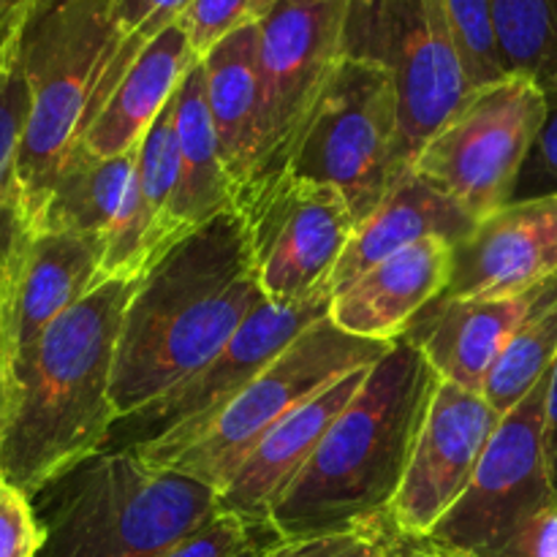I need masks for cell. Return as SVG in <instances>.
I'll list each match as a JSON object with an SVG mask.
<instances>
[{
  "instance_id": "6da1fadb",
  "label": "cell",
  "mask_w": 557,
  "mask_h": 557,
  "mask_svg": "<svg viewBox=\"0 0 557 557\" xmlns=\"http://www.w3.org/2000/svg\"><path fill=\"white\" fill-rule=\"evenodd\" d=\"M136 286L131 277L101 283L3 364L0 479L30 500L109 446L114 354Z\"/></svg>"
},
{
  "instance_id": "7a4b0ae2",
  "label": "cell",
  "mask_w": 557,
  "mask_h": 557,
  "mask_svg": "<svg viewBox=\"0 0 557 557\" xmlns=\"http://www.w3.org/2000/svg\"><path fill=\"white\" fill-rule=\"evenodd\" d=\"M264 302L234 207L174 245L125 308L112 370L117 419L199 373Z\"/></svg>"
},
{
  "instance_id": "3957f363",
  "label": "cell",
  "mask_w": 557,
  "mask_h": 557,
  "mask_svg": "<svg viewBox=\"0 0 557 557\" xmlns=\"http://www.w3.org/2000/svg\"><path fill=\"white\" fill-rule=\"evenodd\" d=\"M438 381L422 348L406 335L397 337L272 509L277 536L294 542L384 517L406 476Z\"/></svg>"
},
{
  "instance_id": "277c9868",
  "label": "cell",
  "mask_w": 557,
  "mask_h": 557,
  "mask_svg": "<svg viewBox=\"0 0 557 557\" xmlns=\"http://www.w3.org/2000/svg\"><path fill=\"white\" fill-rule=\"evenodd\" d=\"M41 557H150L221 515L218 493L152 468L134 449H103L33 498Z\"/></svg>"
},
{
  "instance_id": "5b68a950",
  "label": "cell",
  "mask_w": 557,
  "mask_h": 557,
  "mask_svg": "<svg viewBox=\"0 0 557 557\" xmlns=\"http://www.w3.org/2000/svg\"><path fill=\"white\" fill-rule=\"evenodd\" d=\"M114 52V0H38L27 20L20 65L30 107L20 147V183L30 226L65 158L82 141Z\"/></svg>"
},
{
  "instance_id": "8992f818",
  "label": "cell",
  "mask_w": 557,
  "mask_h": 557,
  "mask_svg": "<svg viewBox=\"0 0 557 557\" xmlns=\"http://www.w3.org/2000/svg\"><path fill=\"white\" fill-rule=\"evenodd\" d=\"M392 346L395 341H364V337L346 335L326 315L310 324L199 433L190 435L169 455L150 460V466L185 473L221 493L250 455V449L281 419H286L294 408L313 400L343 375L375 364L389 354Z\"/></svg>"
},
{
  "instance_id": "52a82bcc",
  "label": "cell",
  "mask_w": 557,
  "mask_h": 557,
  "mask_svg": "<svg viewBox=\"0 0 557 557\" xmlns=\"http://www.w3.org/2000/svg\"><path fill=\"white\" fill-rule=\"evenodd\" d=\"M343 54L381 65L395 82L397 161L408 174L473 92L444 0H348Z\"/></svg>"
},
{
  "instance_id": "ba28073f",
  "label": "cell",
  "mask_w": 557,
  "mask_h": 557,
  "mask_svg": "<svg viewBox=\"0 0 557 557\" xmlns=\"http://www.w3.org/2000/svg\"><path fill=\"white\" fill-rule=\"evenodd\" d=\"M256 277L270 305L332 299L330 281L357 221L335 185L283 172L234 194Z\"/></svg>"
},
{
  "instance_id": "9c48e42d",
  "label": "cell",
  "mask_w": 557,
  "mask_h": 557,
  "mask_svg": "<svg viewBox=\"0 0 557 557\" xmlns=\"http://www.w3.org/2000/svg\"><path fill=\"white\" fill-rule=\"evenodd\" d=\"M397 147L395 82L381 65L343 54L286 169L335 185L362 223L406 177Z\"/></svg>"
},
{
  "instance_id": "30bf717a",
  "label": "cell",
  "mask_w": 557,
  "mask_h": 557,
  "mask_svg": "<svg viewBox=\"0 0 557 557\" xmlns=\"http://www.w3.org/2000/svg\"><path fill=\"white\" fill-rule=\"evenodd\" d=\"M544 117L542 87L528 76H504L471 92L460 112L422 147L411 172L482 221L515 199Z\"/></svg>"
},
{
  "instance_id": "8fae6325",
  "label": "cell",
  "mask_w": 557,
  "mask_h": 557,
  "mask_svg": "<svg viewBox=\"0 0 557 557\" xmlns=\"http://www.w3.org/2000/svg\"><path fill=\"white\" fill-rule=\"evenodd\" d=\"M332 299L302 305L264 302L250 313L237 335L212 362L172 392L131 417L117 419L107 449H134L141 460H158L199 433L232 397H237L261 370L275 362L310 324L330 315Z\"/></svg>"
},
{
  "instance_id": "7c38bea8",
  "label": "cell",
  "mask_w": 557,
  "mask_h": 557,
  "mask_svg": "<svg viewBox=\"0 0 557 557\" xmlns=\"http://www.w3.org/2000/svg\"><path fill=\"white\" fill-rule=\"evenodd\" d=\"M346 11L348 0H281L259 25L264 158L256 177L283 172L297 152L321 92L343 60Z\"/></svg>"
},
{
  "instance_id": "4fadbf2b",
  "label": "cell",
  "mask_w": 557,
  "mask_h": 557,
  "mask_svg": "<svg viewBox=\"0 0 557 557\" xmlns=\"http://www.w3.org/2000/svg\"><path fill=\"white\" fill-rule=\"evenodd\" d=\"M553 373V370H549ZM549 375L500 419L471 484L430 542L476 557L555 498L544 455V403Z\"/></svg>"
},
{
  "instance_id": "5bb4252c",
  "label": "cell",
  "mask_w": 557,
  "mask_h": 557,
  "mask_svg": "<svg viewBox=\"0 0 557 557\" xmlns=\"http://www.w3.org/2000/svg\"><path fill=\"white\" fill-rule=\"evenodd\" d=\"M500 419L479 392L441 379L386 520L406 536H428L468 490Z\"/></svg>"
},
{
  "instance_id": "9a60e30c",
  "label": "cell",
  "mask_w": 557,
  "mask_h": 557,
  "mask_svg": "<svg viewBox=\"0 0 557 557\" xmlns=\"http://www.w3.org/2000/svg\"><path fill=\"white\" fill-rule=\"evenodd\" d=\"M103 245L74 232H27L5 264L0 297L3 364L33 346L65 310L101 286Z\"/></svg>"
},
{
  "instance_id": "2e32d148",
  "label": "cell",
  "mask_w": 557,
  "mask_h": 557,
  "mask_svg": "<svg viewBox=\"0 0 557 557\" xmlns=\"http://www.w3.org/2000/svg\"><path fill=\"white\" fill-rule=\"evenodd\" d=\"M557 275V196L509 201L455 243L438 299H500Z\"/></svg>"
},
{
  "instance_id": "e0dca14e",
  "label": "cell",
  "mask_w": 557,
  "mask_h": 557,
  "mask_svg": "<svg viewBox=\"0 0 557 557\" xmlns=\"http://www.w3.org/2000/svg\"><path fill=\"white\" fill-rule=\"evenodd\" d=\"M557 292V275L531 292L500 299H433L408 326L444 381L479 392L517 330Z\"/></svg>"
},
{
  "instance_id": "ac0fdd59",
  "label": "cell",
  "mask_w": 557,
  "mask_h": 557,
  "mask_svg": "<svg viewBox=\"0 0 557 557\" xmlns=\"http://www.w3.org/2000/svg\"><path fill=\"white\" fill-rule=\"evenodd\" d=\"M370 370H373V364L343 375L341 381L326 386L313 400L294 408L286 419H281L250 449L243 466L234 471L226 487L218 493V509L223 515H237L248 522H270L277 500L286 495L294 479L308 466L332 422L346 411L348 403L362 389Z\"/></svg>"
},
{
  "instance_id": "d6986e66",
  "label": "cell",
  "mask_w": 557,
  "mask_h": 557,
  "mask_svg": "<svg viewBox=\"0 0 557 557\" xmlns=\"http://www.w3.org/2000/svg\"><path fill=\"white\" fill-rule=\"evenodd\" d=\"M451 239H419L411 248L370 267L351 286L335 294L330 321L346 335L364 341H397L406 335L411 321L446 292L451 281Z\"/></svg>"
},
{
  "instance_id": "ffe728a7",
  "label": "cell",
  "mask_w": 557,
  "mask_h": 557,
  "mask_svg": "<svg viewBox=\"0 0 557 557\" xmlns=\"http://www.w3.org/2000/svg\"><path fill=\"white\" fill-rule=\"evenodd\" d=\"M205 96L232 188L256 177L264 158V74L259 25L223 38L201 58Z\"/></svg>"
},
{
  "instance_id": "44dd1931",
  "label": "cell",
  "mask_w": 557,
  "mask_h": 557,
  "mask_svg": "<svg viewBox=\"0 0 557 557\" xmlns=\"http://www.w3.org/2000/svg\"><path fill=\"white\" fill-rule=\"evenodd\" d=\"M476 223V218L468 215L455 199L441 194L417 172H408L386 199L357 223L330 281V297L351 286L370 267L411 248L419 239L446 237L460 243Z\"/></svg>"
},
{
  "instance_id": "7402d4cb",
  "label": "cell",
  "mask_w": 557,
  "mask_h": 557,
  "mask_svg": "<svg viewBox=\"0 0 557 557\" xmlns=\"http://www.w3.org/2000/svg\"><path fill=\"white\" fill-rule=\"evenodd\" d=\"M199 63L188 36L177 25L152 38L96 117L87 125L79 145L101 158L136 150L152 120L163 112L183 85L185 74Z\"/></svg>"
},
{
  "instance_id": "603a6c76",
  "label": "cell",
  "mask_w": 557,
  "mask_h": 557,
  "mask_svg": "<svg viewBox=\"0 0 557 557\" xmlns=\"http://www.w3.org/2000/svg\"><path fill=\"white\" fill-rule=\"evenodd\" d=\"M174 134L180 161L174 226L180 239H185L234 207L232 180L223 166L221 145L207 107L201 60L185 74L183 85L174 92Z\"/></svg>"
},
{
  "instance_id": "cb8c5ba5",
  "label": "cell",
  "mask_w": 557,
  "mask_h": 557,
  "mask_svg": "<svg viewBox=\"0 0 557 557\" xmlns=\"http://www.w3.org/2000/svg\"><path fill=\"white\" fill-rule=\"evenodd\" d=\"M139 163V147L123 156L101 158L76 145L65 158L58 180L47 196L41 215L30 226L47 232H74L98 239L107 250L109 237L123 218L131 185Z\"/></svg>"
},
{
  "instance_id": "d4e9b609",
  "label": "cell",
  "mask_w": 557,
  "mask_h": 557,
  "mask_svg": "<svg viewBox=\"0 0 557 557\" xmlns=\"http://www.w3.org/2000/svg\"><path fill=\"white\" fill-rule=\"evenodd\" d=\"M557 362V292L520 330L511 335L504 351L484 379L482 397L500 413L520 406L533 389L549 375Z\"/></svg>"
},
{
  "instance_id": "484cf974",
  "label": "cell",
  "mask_w": 557,
  "mask_h": 557,
  "mask_svg": "<svg viewBox=\"0 0 557 557\" xmlns=\"http://www.w3.org/2000/svg\"><path fill=\"white\" fill-rule=\"evenodd\" d=\"M506 74L528 76L544 92L557 85V0H490Z\"/></svg>"
},
{
  "instance_id": "4316f807",
  "label": "cell",
  "mask_w": 557,
  "mask_h": 557,
  "mask_svg": "<svg viewBox=\"0 0 557 557\" xmlns=\"http://www.w3.org/2000/svg\"><path fill=\"white\" fill-rule=\"evenodd\" d=\"M27 107L30 96L16 58L14 63L0 69V264H9L30 232L20 183V147Z\"/></svg>"
},
{
  "instance_id": "83f0119b",
  "label": "cell",
  "mask_w": 557,
  "mask_h": 557,
  "mask_svg": "<svg viewBox=\"0 0 557 557\" xmlns=\"http://www.w3.org/2000/svg\"><path fill=\"white\" fill-rule=\"evenodd\" d=\"M194 0H114V30H117V52H114L112 63L103 71V79L98 85L96 101H92L90 120L96 117L98 109L107 103L114 87L123 82L134 60L139 58L141 49L161 36L166 27L177 25L180 16ZM87 120V125H90ZM87 131V128H85ZM85 136V134H82Z\"/></svg>"
},
{
  "instance_id": "f1b7e54d",
  "label": "cell",
  "mask_w": 557,
  "mask_h": 557,
  "mask_svg": "<svg viewBox=\"0 0 557 557\" xmlns=\"http://www.w3.org/2000/svg\"><path fill=\"white\" fill-rule=\"evenodd\" d=\"M444 9L451 36H455L457 49H460L471 90H479V87H487L509 76L504 71V63H500L490 0H444Z\"/></svg>"
},
{
  "instance_id": "f546056e",
  "label": "cell",
  "mask_w": 557,
  "mask_h": 557,
  "mask_svg": "<svg viewBox=\"0 0 557 557\" xmlns=\"http://www.w3.org/2000/svg\"><path fill=\"white\" fill-rule=\"evenodd\" d=\"M270 522H248L237 515H215L207 525L150 557H259L281 547Z\"/></svg>"
},
{
  "instance_id": "4dcf8cb0",
  "label": "cell",
  "mask_w": 557,
  "mask_h": 557,
  "mask_svg": "<svg viewBox=\"0 0 557 557\" xmlns=\"http://www.w3.org/2000/svg\"><path fill=\"white\" fill-rule=\"evenodd\" d=\"M277 3L281 0H194L180 16V27L201 60L232 33L261 25Z\"/></svg>"
},
{
  "instance_id": "1f68e13d",
  "label": "cell",
  "mask_w": 557,
  "mask_h": 557,
  "mask_svg": "<svg viewBox=\"0 0 557 557\" xmlns=\"http://www.w3.org/2000/svg\"><path fill=\"white\" fill-rule=\"evenodd\" d=\"M384 517L346 528V531L315 533V536L283 542L277 557H389Z\"/></svg>"
},
{
  "instance_id": "d6a6232c",
  "label": "cell",
  "mask_w": 557,
  "mask_h": 557,
  "mask_svg": "<svg viewBox=\"0 0 557 557\" xmlns=\"http://www.w3.org/2000/svg\"><path fill=\"white\" fill-rule=\"evenodd\" d=\"M44 533L33 500L0 479V557H41Z\"/></svg>"
},
{
  "instance_id": "836d02e7",
  "label": "cell",
  "mask_w": 557,
  "mask_h": 557,
  "mask_svg": "<svg viewBox=\"0 0 557 557\" xmlns=\"http://www.w3.org/2000/svg\"><path fill=\"white\" fill-rule=\"evenodd\" d=\"M547 96V117L544 128L528 156L525 169L520 174V183L515 188V199H539V196H557V85Z\"/></svg>"
},
{
  "instance_id": "e575fe53",
  "label": "cell",
  "mask_w": 557,
  "mask_h": 557,
  "mask_svg": "<svg viewBox=\"0 0 557 557\" xmlns=\"http://www.w3.org/2000/svg\"><path fill=\"white\" fill-rule=\"evenodd\" d=\"M476 557H557V495Z\"/></svg>"
},
{
  "instance_id": "d590c367",
  "label": "cell",
  "mask_w": 557,
  "mask_h": 557,
  "mask_svg": "<svg viewBox=\"0 0 557 557\" xmlns=\"http://www.w3.org/2000/svg\"><path fill=\"white\" fill-rule=\"evenodd\" d=\"M38 0H0V69L20 58V41Z\"/></svg>"
},
{
  "instance_id": "8d00e7d4",
  "label": "cell",
  "mask_w": 557,
  "mask_h": 557,
  "mask_svg": "<svg viewBox=\"0 0 557 557\" xmlns=\"http://www.w3.org/2000/svg\"><path fill=\"white\" fill-rule=\"evenodd\" d=\"M384 531H386V544H389V557H471V555L455 553V549L441 547V544L430 542L428 536H406V533L397 531L386 517H384Z\"/></svg>"
},
{
  "instance_id": "74e56055",
  "label": "cell",
  "mask_w": 557,
  "mask_h": 557,
  "mask_svg": "<svg viewBox=\"0 0 557 557\" xmlns=\"http://www.w3.org/2000/svg\"><path fill=\"white\" fill-rule=\"evenodd\" d=\"M544 455H547V471L557 493V362L549 373L547 403H544Z\"/></svg>"
},
{
  "instance_id": "f35d334b",
  "label": "cell",
  "mask_w": 557,
  "mask_h": 557,
  "mask_svg": "<svg viewBox=\"0 0 557 557\" xmlns=\"http://www.w3.org/2000/svg\"><path fill=\"white\" fill-rule=\"evenodd\" d=\"M3 406H5V373H3V351H0V441H3Z\"/></svg>"
},
{
  "instance_id": "ab89813d",
  "label": "cell",
  "mask_w": 557,
  "mask_h": 557,
  "mask_svg": "<svg viewBox=\"0 0 557 557\" xmlns=\"http://www.w3.org/2000/svg\"><path fill=\"white\" fill-rule=\"evenodd\" d=\"M3 281H5V264H0V297H3Z\"/></svg>"
},
{
  "instance_id": "60d3db41",
  "label": "cell",
  "mask_w": 557,
  "mask_h": 557,
  "mask_svg": "<svg viewBox=\"0 0 557 557\" xmlns=\"http://www.w3.org/2000/svg\"><path fill=\"white\" fill-rule=\"evenodd\" d=\"M277 549H281V547H275V549H270V553H264V555H259V557H277Z\"/></svg>"
}]
</instances>
